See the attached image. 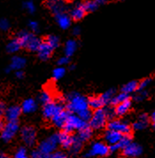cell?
I'll use <instances>...</instances> for the list:
<instances>
[{"instance_id":"47","label":"cell","mask_w":155,"mask_h":158,"mask_svg":"<svg viewBox=\"0 0 155 158\" xmlns=\"http://www.w3.org/2000/svg\"><path fill=\"white\" fill-rule=\"evenodd\" d=\"M6 109V104H5L3 101H0V119L4 116V115H5Z\"/></svg>"},{"instance_id":"37","label":"cell","mask_w":155,"mask_h":158,"mask_svg":"<svg viewBox=\"0 0 155 158\" xmlns=\"http://www.w3.org/2000/svg\"><path fill=\"white\" fill-rule=\"evenodd\" d=\"M77 115L81 119H83L84 121H85V122H89L91 117H92V110H91V108H87V109H84V110L81 111L80 113H78Z\"/></svg>"},{"instance_id":"40","label":"cell","mask_w":155,"mask_h":158,"mask_svg":"<svg viewBox=\"0 0 155 158\" xmlns=\"http://www.w3.org/2000/svg\"><path fill=\"white\" fill-rule=\"evenodd\" d=\"M148 96V93L145 90H138V93L135 95L134 99L136 101H144Z\"/></svg>"},{"instance_id":"49","label":"cell","mask_w":155,"mask_h":158,"mask_svg":"<svg viewBox=\"0 0 155 158\" xmlns=\"http://www.w3.org/2000/svg\"><path fill=\"white\" fill-rule=\"evenodd\" d=\"M15 76H16V77H18V78H23V77H24V72H23L22 69L16 70V71H15Z\"/></svg>"},{"instance_id":"2","label":"cell","mask_w":155,"mask_h":158,"mask_svg":"<svg viewBox=\"0 0 155 158\" xmlns=\"http://www.w3.org/2000/svg\"><path fill=\"white\" fill-rule=\"evenodd\" d=\"M58 144V133H54L40 142L38 146V151L43 157L48 158L51 154L56 150Z\"/></svg>"},{"instance_id":"8","label":"cell","mask_w":155,"mask_h":158,"mask_svg":"<svg viewBox=\"0 0 155 158\" xmlns=\"http://www.w3.org/2000/svg\"><path fill=\"white\" fill-rule=\"evenodd\" d=\"M107 129L113 130L120 134H130L131 127L128 124V123L122 120H116L113 119L107 123Z\"/></svg>"},{"instance_id":"6","label":"cell","mask_w":155,"mask_h":158,"mask_svg":"<svg viewBox=\"0 0 155 158\" xmlns=\"http://www.w3.org/2000/svg\"><path fill=\"white\" fill-rule=\"evenodd\" d=\"M109 147L102 141L93 142L90 149L84 155L85 157H93V156H106L109 154Z\"/></svg>"},{"instance_id":"41","label":"cell","mask_w":155,"mask_h":158,"mask_svg":"<svg viewBox=\"0 0 155 158\" xmlns=\"http://www.w3.org/2000/svg\"><path fill=\"white\" fill-rule=\"evenodd\" d=\"M48 158H69L68 156L63 151L55 150L52 154H51Z\"/></svg>"},{"instance_id":"20","label":"cell","mask_w":155,"mask_h":158,"mask_svg":"<svg viewBox=\"0 0 155 158\" xmlns=\"http://www.w3.org/2000/svg\"><path fill=\"white\" fill-rule=\"evenodd\" d=\"M26 59L21 56H14L12 60H11V63L9 65V69L11 70H20L22 69L25 66H26Z\"/></svg>"},{"instance_id":"13","label":"cell","mask_w":155,"mask_h":158,"mask_svg":"<svg viewBox=\"0 0 155 158\" xmlns=\"http://www.w3.org/2000/svg\"><path fill=\"white\" fill-rule=\"evenodd\" d=\"M70 112H68L67 110L66 109H62L60 110L59 112H58L56 115H54L51 118V123L56 126V127H59V128H62L63 125L66 123V120L67 118V116L69 115Z\"/></svg>"},{"instance_id":"27","label":"cell","mask_w":155,"mask_h":158,"mask_svg":"<svg viewBox=\"0 0 155 158\" xmlns=\"http://www.w3.org/2000/svg\"><path fill=\"white\" fill-rule=\"evenodd\" d=\"M92 134H93V131H92V128L90 126H86L84 129L79 131L77 137L79 138V139H81L83 142H85V141H88L92 139Z\"/></svg>"},{"instance_id":"12","label":"cell","mask_w":155,"mask_h":158,"mask_svg":"<svg viewBox=\"0 0 155 158\" xmlns=\"http://www.w3.org/2000/svg\"><path fill=\"white\" fill-rule=\"evenodd\" d=\"M21 114V107L14 105V106H10L6 108L4 115L7 120V122H14V121H18V118L20 117Z\"/></svg>"},{"instance_id":"55","label":"cell","mask_w":155,"mask_h":158,"mask_svg":"<svg viewBox=\"0 0 155 158\" xmlns=\"http://www.w3.org/2000/svg\"><path fill=\"white\" fill-rule=\"evenodd\" d=\"M63 1H69V0H63Z\"/></svg>"},{"instance_id":"51","label":"cell","mask_w":155,"mask_h":158,"mask_svg":"<svg viewBox=\"0 0 155 158\" xmlns=\"http://www.w3.org/2000/svg\"><path fill=\"white\" fill-rule=\"evenodd\" d=\"M151 121H152V123H153V127L154 128V124H155V112H153L151 114Z\"/></svg>"},{"instance_id":"4","label":"cell","mask_w":155,"mask_h":158,"mask_svg":"<svg viewBox=\"0 0 155 158\" xmlns=\"http://www.w3.org/2000/svg\"><path fill=\"white\" fill-rule=\"evenodd\" d=\"M107 117L104 108L96 109L90 119V127L93 130L103 129L107 123Z\"/></svg>"},{"instance_id":"19","label":"cell","mask_w":155,"mask_h":158,"mask_svg":"<svg viewBox=\"0 0 155 158\" xmlns=\"http://www.w3.org/2000/svg\"><path fill=\"white\" fill-rule=\"evenodd\" d=\"M73 138L74 136H72L70 133L66 132L63 131L58 133V142L63 148L68 149L72 141H73Z\"/></svg>"},{"instance_id":"15","label":"cell","mask_w":155,"mask_h":158,"mask_svg":"<svg viewBox=\"0 0 155 158\" xmlns=\"http://www.w3.org/2000/svg\"><path fill=\"white\" fill-rule=\"evenodd\" d=\"M52 52H53V49L44 41L40 44V46L37 50V54H38V57L42 60H47L51 56Z\"/></svg>"},{"instance_id":"21","label":"cell","mask_w":155,"mask_h":158,"mask_svg":"<svg viewBox=\"0 0 155 158\" xmlns=\"http://www.w3.org/2000/svg\"><path fill=\"white\" fill-rule=\"evenodd\" d=\"M21 108V112H23L25 114H31V113H34L36 110L37 104L33 99H27L22 102Z\"/></svg>"},{"instance_id":"36","label":"cell","mask_w":155,"mask_h":158,"mask_svg":"<svg viewBox=\"0 0 155 158\" xmlns=\"http://www.w3.org/2000/svg\"><path fill=\"white\" fill-rule=\"evenodd\" d=\"M66 74V69L63 67H57L56 69H53L52 71V77L55 79V80H59V79H61L65 76Z\"/></svg>"},{"instance_id":"34","label":"cell","mask_w":155,"mask_h":158,"mask_svg":"<svg viewBox=\"0 0 155 158\" xmlns=\"http://www.w3.org/2000/svg\"><path fill=\"white\" fill-rule=\"evenodd\" d=\"M131 142H132V137L130 136V134H123L120 138V141L118 142V145L120 147V150H122L125 147H127Z\"/></svg>"},{"instance_id":"46","label":"cell","mask_w":155,"mask_h":158,"mask_svg":"<svg viewBox=\"0 0 155 158\" xmlns=\"http://www.w3.org/2000/svg\"><path fill=\"white\" fill-rule=\"evenodd\" d=\"M69 61H70L69 57H67V56L64 55V56L60 57L59 60H58V64L59 65L60 67H62V66H65V65L68 64V63H69Z\"/></svg>"},{"instance_id":"9","label":"cell","mask_w":155,"mask_h":158,"mask_svg":"<svg viewBox=\"0 0 155 158\" xmlns=\"http://www.w3.org/2000/svg\"><path fill=\"white\" fill-rule=\"evenodd\" d=\"M63 106L59 102H55V101H51L49 103L43 105V115L45 119H50L56 115L58 112L63 109Z\"/></svg>"},{"instance_id":"52","label":"cell","mask_w":155,"mask_h":158,"mask_svg":"<svg viewBox=\"0 0 155 158\" xmlns=\"http://www.w3.org/2000/svg\"><path fill=\"white\" fill-rule=\"evenodd\" d=\"M108 0H96V2L99 4V6H102V5H105L106 2H107Z\"/></svg>"},{"instance_id":"17","label":"cell","mask_w":155,"mask_h":158,"mask_svg":"<svg viewBox=\"0 0 155 158\" xmlns=\"http://www.w3.org/2000/svg\"><path fill=\"white\" fill-rule=\"evenodd\" d=\"M122 136V134H120L119 132L113 131V130L107 129L105 131L104 134V139L106 143L109 145H113V144L118 143L120 141V138Z\"/></svg>"},{"instance_id":"45","label":"cell","mask_w":155,"mask_h":158,"mask_svg":"<svg viewBox=\"0 0 155 158\" xmlns=\"http://www.w3.org/2000/svg\"><path fill=\"white\" fill-rule=\"evenodd\" d=\"M28 28L33 32H37L39 30V25L35 21H30V22H28Z\"/></svg>"},{"instance_id":"14","label":"cell","mask_w":155,"mask_h":158,"mask_svg":"<svg viewBox=\"0 0 155 158\" xmlns=\"http://www.w3.org/2000/svg\"><path fill=\"white\" fill-rule=\"evenodd\" d=\"M41 43H42V41L39 37L35 36L33 33H30L24 47L27 48L30 52H37Z\"/></svg>"},{"instance_id":"31","label":"cell","mask_w":155,"mask_h":158,"mask_svg":"<svg viewBox=\"0 0 155 158\" xmlns=\"http://www.w3.org/2000/svg\"><path fill=\"white\" fill-rule=\"evenodd\" d=\"M51 101H52L51 93L50 91H47V90H43L39 95V102L42 105H45V104L49 103Z\"/></svg>"},{"instance_id":"26","label":"cell","mask_w":155,"mask_h":158,"mask_svg":"<svg viewBox=\"0 0 155 158\" xmlns=\"http://www.w3.org/2000/svg\"><path fill=\"white\" fill-rule=\"evenodd\" d=\"M88 105H89L90 108L96 110V109H99V108H103V107L106 104L102 100L101 96H93L88 100Z\"/></svg>"},{"instance_id":"50","label":"cell","mask_w":155,"mask_h":158,"mask_svg":"<svg viewBox=\"0 0 155 158\" xmlns=\"http://www.w3.org/2000/svg\"><path fill=\"white\" fill-rule=\"evenodd\" d=\"M81 33V29L79 27H75L74 29H73V35L74 36H79Z\"/></svg>"},{"instance_id":"7","label":"cell","mask_w":155,"mask_h":158,"mask_svg":"<svg viewBox=\"0 0 155 158\" xmlns=\"http://www.w3.org/2000/svg\"><path fill=\"white\" fill-rule=\"evenodd\" d=\"M21 138L25 145L33 147L36 142V131L32 126H24L21 130Z\"/></svg>"},{"instance_id":"48","label":"cell","mask_w":155,"mask_h":158,"mask_svg":"<svg viewBox=\"0 0 155 158\" xmlns=\"http://www.w3.org/2000/svg\"><path fill=\"white\" fill-rule=\"evenodd\" d=\"M31 158H43L40 155V153H39V151L38 150H35L32 152V154H31Z\"/></svg>"},{"instance_id":"38","label":"cell","mask_w":155,"mask_h":158,"mask_svg":"<svg viewBox=\"0 0 155 158\" xmlns=\"http://www.w3.org/2000/svg\"><path fill=\"white\" fill-rule=\"evenodd\" d=\"M23 7L29 14H34L35 13V6L32 1H26V2H24Z\"/></svg>"},{"instance_id":"11","label":"cell","mask_w":155,"mask_h":158,"mask_svg":"<svg viewBox=\"0 0 155 158\" xmlns=\"http://www.w3.org/2000/svg\"><path fill=\"white\" fill-rule=\"evenodd\" d=\"M46 6L54 15L61 14V13H66L67 9V6L63 0H47Z\"/></svg>"},{"instance_id":"56","label":"cell","mask_w":155,"mask_h":158,"mask_svg":"<svg viewBox=\"0 0 155 158\" xmlns=\"http://www.w3.org/2000/svg\"><path fill=\"white\" fill-rule=\"evenodd\" d=\"M120 1H122V0H120Z\"/></svg>"},{"instance_id":"43","label":"cell","mask_w":155,"mask_h":158,"mask_svg":"<svg viewBox=\"0 0 155 158\" xmlns=\"http://www.w3.org/2000/svg\"><path fill=\"white\" fill-rule=\"evenodd\" d=\"M10 29V22H8V20L2 18L0 19V29L3 31H6Z\"/></svg>"},{"instance_id":"32","label":"cell","mask_w":155,"mask_h":158,"mask_svg":"<svg viewBox=\"0 0 155 158\" xmlns=\"http://www.w3.org/2000/svg\"><path fill=\"white\" fill-rule=\"evenodd\" d=\"M83 6L84 7L86 13L88 12H94L99 8V4L96 2V0H89L83 3Z\"/></svg>"},{"instance_id":"44","label":"cell","mask_w":155,"mask_h":158,"mask_svg":"<svg viewBox=\"0 0 155 158\" xmlns=\"http://www.w3.org/2000/svg\"><path fill=\"white\" fill-rule=\"evenodd\" d=\"M105 112H106L107 119H109V120H113V118L116 116V115H115V111H114V108H106V109H105Z\"/></svg>"},{"instance_id":"5","label":"cell","mask_w":155,"mask_h":158,"mask_svg":"<svg viewBox=\"0 0 155 158\" xmlns=\"http://www.w3.org/2000/svg\"><path fill=\"white\" fill-rule=\"evenodd\" d=\"M19 130H20V126H19L18 121L7 122L4 125L3 129L1 130L0 137L5 142H9L17 135V133L19 132Z\"/></svg>"},{"instance_id":"33","label":"cell","mask_w":155,"mask_h":158,"mask_svg":"<svg viewBox=\"0 0 155 158\" xmlns=\"http://www.w3.org/2000/svg\"><path fill=\"white\" fill-rule=\"evenodd\" d=\"M45 42L54 50L55 48L59 47V38L55 35H50L46 37Z\"/></svg>"},{"instance_id":"1","label":"cell","mask_w":155,"mask_h":158,"mask_svg":"<svg viewBox=\"0 0 155 158\" xmlns=\"http://www.w3.org/2000/svg\"><path fill=\"white\" fill-rule=\"evenodd\" d=\"M67 110L73 114L80 113L89 108L88 99L78 93H71L67 96Z\"/></svg>"},{"instance_id":"28","label":"cell","mask_w":155,"mask_h":158,"mask_svg":"<svg viewBox=\"0 0 155 158\" xmlns=\"http://www.w3.org/2000/svg\"><path fill=\"white\" fill-rule=\"evenodd\" d=\"M138 89V82L137 81H129L128 83L125 84L122 88H121V92L125 93V94H132L137 92Z\"/></svg>"},{"instance_id":"29","label":"cell","mask_w":155,"mask_h":158,"mask_svg":"<svg viewBox=\"0 0 155 158\" xmlns=\"http://www.w3.org/2000/svg\"><path fill=\"white\" fill-rule=\"evenodd\" d=\"M129 100V94H125V93H120V94H117V95H114L113 97V99L110 101V104L112 106H116L118 104H120L123 101Z\"/></svg>"},{"instance_id":"42","label":"cell","mask_w":155,"mask_h":158,"mask_svg":"<svg viewBox=\"0 0 155 158\" xmlns=\"http://www.w3.org/2000/svg\"><path fill=\"white\" fill-rule=\"evenodd\" d=\"M151 82H152L151 78L143 79L140 83H138V89L137 90H145V88L151 84Z\"/></svg>"},{"instance_id":"24","label":"cell","mask_w":155,"mask_h":158,"mask_svg":"<svg viewBox=\"0 0 155 158\" xmlns=\"http://www.w3.org/2000/svg\"><path fill=\"white\" fill-rule=\"evenodd\" d=\"M83 141L81 139H79L77 136H74L73 138V141L71 143L70 147H69V153L73 156H76L78 155L82 149H83Z\"/></svg>"},{"instance_id":"54","label":"cell","mask_w":155,"mask_h":158,"mask_svg":"<svg viewBox=\"0 0 155 158\" xmlns=\"http://www.w3.org/2000/svg\"><path fill=\"white\" fill-rule=\"evenodd\" d=\"M75 69V66H71L70 69Z\"/></svg>"},{"instance_id":"35","label":"cell","mask_w":155,"mask_h":158,"mask_svg":"<svg viewBox=\"0 0 155 158\" xmlns=\"http://www.w3.org/2000/svg\"><path fill=\"white\" fill-rule=\"evenodd\" d=\"M114 95H115V90L114 89H109V90L106 91V93L101 94L100 96H101L102 100H103V101L105 102V104L106 105V104L110 103V101L113 99V97Z\"/></svg>"},{"instance_id":"16","label":"cell","mask_w":155,"mask_h":158,"mask_svg":"<svg viewBox=\"0 0 155 158\" xmlns=\"http://www.w3.org/2000/svg\"><path fill=\"white\" fill-rule=\"evenodd\" d=\"M85 15H86V11L83 6V3H80V4H76L71 9L69 16L71 17V19L75 21H80L84 17Z\"/></svg>"},{"instance_id":"10","label":"cell","mask_w":155,"mask_h":158,"mask_svg":"<svg viewBox=\"0 0 155 158\" xmlns=\"http://www.w3.org/2000/svg\"><path fill=\"white\" fill-rule=\"evenodd\" d=\"M143 153L142 147L137 143L131 142L122 149V154L127 158H136L141 156Z\"/></svg>"},{"instance_id":"23","label":"cell","mask_w":155,"mask_h":158,"mask_svg":"<svg viewBox=\"0 0 155 158\" xmlns=\"http://www.w3.org/2000/svg\"><path fill=\"white\" fill-rule=\"evenodd\" d=\"M131 108V101L130 100H127V101H123L120 104L116 105L114 111H115V115L118 116H122L125 114H127L129 111V109Z\"/></svg>"},{"instance_id":"3","label":"cell","mask_w":155,"mask_h":158,"mask_svg":"<svg viewBox=\"0 0 155 158\" xmlns=\"http://www.w3.org/2000/svg\"><path fill=\"white\" fill-rule=\"evenodd\" d=\"M86 126H88L87 122L81 119L76 114L69 113L62 128L64 131L71 133L74 131H80V130L84 129Z\"/></svg>"},{"instance_id":"39","label":"cell","mask_w":155,"mask_h":158,"mask_svg":"<svg viewBox=\"0 0 155 158\" xmlns=\"http://www.w3.org/2000/svg\"><path fill=\"white\" fill-rule=\"evenodd\" d=\"M14 158H29L25 148H20L15 152Z\"/></svg>"},{"instance_id":"30","label":"cell","mask_w":155,"mask_h":158,"mask_svg":"<svg viewBox=\"0 0 155 158\" xmlns=\"http://www.w3.org/2000/svg\"><path fill=\"white\" fill-rule=\"evenodd\" d=\"M21 48V45L19 40L17 38H14L12 39L9 43L7 44L6 50L8 52L10 53H15Z\"/></svg>"},{"instance_id":"18","label":"cell","mask_w":155,"mask_h":158,"mask_svg":"<svg viewBox=\"0 0 155 158\" xmlns=\"http://www.w3.org/2000/svg\"><path fill=\"white\" fill-rule=\"evenodd\" d=\"M59 27L62 29H67L71 26V17L67 13H61L55 15Z\"/></svg>"},{"instance_id":"25","label":"cell","mask_w":155,"mask_h":158,"mask_svg":"<svg viewBox=\"0 0 155 158\" xmlns=\"http://www.w3.org/2000/svg\"><path fill=\"white\" fill-rule=\"evenodd\" d=\"M77 49V42L74 39H69L67 40L65 46H64V53L66 56L71 57L72 55H74V53L75 52V51Z\"/></svg>"},{"instance_id":"53","label":"cell","mask_w":155,"mask_h":158,"mask_svg":"<svg viewBox=\"0 0 155 158\" xmlns=\"http://www.w3.org/2000/svg\"><path fill=\"white\" fill-rule=\"evenodd\" d=\"M0 158H11L8 155L4 154V153H0Z\"/></svg>"},{"instance_id":"22","label":"cell","mask_w":155,"mask_h":158,"mask_svg":"<svg viewBox=\"0 0 155 158\" xmlns=\"http://www.w3.org/2000/svg\"><path fill=\"white\" fill-rule=\"evenodd\" d=\"M149 116L146 114H141L139 115L138 119L133 123L132 127L136 131H142V130L145 129L148 126L149 123Z\"/></svg>"}]
</instances>
